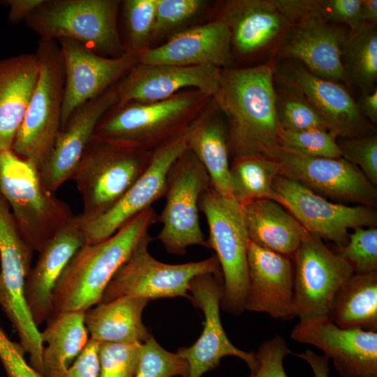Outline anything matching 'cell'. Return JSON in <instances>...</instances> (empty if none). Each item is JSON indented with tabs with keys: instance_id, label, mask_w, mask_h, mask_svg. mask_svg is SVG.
<instances>
[{
	"instance_id": "7402d4cb",
	"label": "cell",
	"mask_w": 377,
	"mask_h": 377,
	"mask_svg": "<svg viewBox=\"0 0 377 377\" xmlns=\"http://www.w3.org/2000/svg\"><path fill=\"white\" fill-rule=\"evenodd\" d=\"M247 261L246 311L266 313L272 318L283 320L296 317L293 260L249 241Z\"/></svg>"
},
{
	"instance_id": "277c9868",
	"label": "cell",
	"mask_w": 377,
	"mask_h": 377,
	"mask_svg": "<svg viewBox=\"0 0 377 377\" xmlns=\"http://www.w3.org/2000/svg\"><path fill=\"white\" fill-rule=\"evenodd\" d=\"M212 99L189 89L160 101L115 105L100 119L94 134L154 151L184 135Z\"/></svg>"
},
{
	"instance_id": "83f0119b",
	"label": "cell",
	"mask_w": 377,
	"mask_h": 377,
	"mask_svg": "<svg viewBox=\"0 0 377 377\" xmlns=\"http://www.w3.org/2000/svg\"><path fill=\"white\" fill-rule=\"evenodd\" d=\"M213 98L186 133L187 148L205 167L211 186L233 198L231 189L228 128Z\"/></svg>"
},
{
	"instance_id": "6da1fadb",
	"label": "cell",
	"mask_w": 377,
	"mask_h": 377,
	"mask_svg": "<svg viewBox=\"0 0 377 377\" xmlns=\"http://www.w3.org/2000/svg\"><path fill=\"white\" fill-rule=\"evenodd\" d=\"M277 60L243 68H221L212 97L228 122L234 157L265 155L279 145L274 73Z\"/></svg>"
},
{
	"instance_id": "cb8c5ba5",
	"label": "cell",
	"mask_w": 377,
	"mask_h": 377,
	"mask_svg": "<svg viewBox=\"0 0 377 377\" xmlns=\"http://www.w3.org/2000/svg\"><path fill=\"white\" fill-rule=\"evenodd\" d=\"M116 84L76 108L60 130L48 160L39 170L53 193L72 178L98 121L117 103Z\"/></svg>"
},
{
	"instance_id": "ac0fdd59",
	"label": "cell",
	"mask_w": 377,
	"mask_h": 377,
	"mask_svg": "<svg viewBox=\"0 0 377 377\" xmlns=\"http://www.w3.org/2000/svg\"><path fill=\"white\" fill-rule=\"evenodd\" d=\"M57 41L65 74L61 129L76 108L119 82L138 62L139 57L131 52L117 58L106 57L71 39Z\"/></svg>"
},
{
	"instance_id": "60d3db41",
	"label": "cell",
	"mask_w": 377,
	"mask_h": 377,
	"mask_svg": "<svg viewBox=\"0 0 377 377\" xmlns=\"http://www.w3.org/2000/svg\"><path fill=\"white\" fill-rule=\"evenodd\" d=\"M142 344L99 342V377H134Z\"/></svg>"
},
{
	"instance_id": "4316f807",
	"label": "cell",
	"mask_w": 377,
	"mask_h": 377,
	"mask_svg": "<svg viewBox=\"0 0 377 377\" xmlns=\"http://www.w3.org/2000/svg\"><path fill=\"white\" fill-rule=\"evenodd\" d=\"M39 73L36 53L0 60V151L12 150Z\"/></svg>"
},
{
	"instance_id": "681fc988",
	"label": "cell",
	"mask_w": 377,
	"mask_h": 377,
	"mask_svg": "<svg viewBox=\"0 0 377 377\" xmlns=\"http://www.w3.org/2000/svg\"><path fill=\"white\" fill-rule=\"evenodd\" d=\"M360 16L364 24L377 26V1L362 0Z\"/></svg>"
},
{
	"instance_id": "3957f363",
	"label": "cell",
	"mask_w": 377,
	"mask_h": 377,
	"mask_svg": "<svg viewBox=\"0 0 377 377\" xmlns=\"http://www.w3.org/2000/svg\"><path fill=\"white\" fill-rule=\"evenodd\" d=\"M153 152L94 133L71 178L83 202L79 217L93 219L110 209L144 173Z\"/></svg>"
},
{
	"instance_id": "c3c4849f",
	"label": "cell",
	"mask_w": 377,
	"mask_h": 377,
	"mask_svg": "<svg viewBox=\"0 0 377 377\" xmlns=\"http://www.w3.org/2000/svg\"><path fill=\"white\" fill-rule=\"evenodd\" d=\"M293 355L302 359L310 366L315 377H331L329 359L325 355H319L309 349H306L304 353Z\"/></svg>"
},
{
	"instance_id": "9c48e42d",
	"label": "cell",
	"mask_w": 377,
	"mask_h": 377,
	"mask_svg": "<svg viewBox=\"0 0 377 377\" xmlns=\"http://www.w3.org/2000/svg\"><path fill=\"white\" fill-rule=\"evenodd\" d=\"M33 253L22 237L7 201L0 194V306L17 331L20 345L29 354V364L40 370L44 346L24 295Z\"/></svg>"
},
{
	"instance_id": "d590c367",
	"label": "cell",
	"mask_w": 377,
	"mask_h": 377,
	"mask_svg": "<svg viewBox=\"0 0 377 377\" xmlns=\"http://www.w3.org/2000/svg\"><path fill=\"white\" fill-rule=\"evenodd\" d=\"M126 33V52L139 56L151 47L156 11V0L121 1Z\"/></svg>"
},
{
	"instance_id": "8992f818",
	"label": "cell",
	"mask_w": 377,
	"mask_h": 377,
	"mask_svg": "<svg viewBox=\"0 0 377 377\" xmlns=\"http://www.w3.org/2000/svg\"><path fill=\"white\" fill-rule=\"evenodd\" d=\"M119 0H45L25 20L40 39L68 38L103 57L122 56L125 48L117 18Z\"/></svg>"
},
{
	"instance_id": "7c38bea8",
	"label": "cell",
	"mask_w": 377,
	"mask_h": 377,
	"mask_svg": "<svg viewBox=\"0 0 377 377\" xmlns=\"http://www.w3.org/2000/svg\"><path fill=\"white\" fill-rule=\"evenodd\" d=\"M294 308L300 320L328 318L338 289L353 274L350 265L306 231L293 259Z\"/></svg>"
},
{
	"instance_id": "9a60e30c",
	"label": "cell",
	"mask_w": 377,
	"mask_h": 377,
	"mask_svg": "<svg viewBox=\"0 0 377 377\" xmlns=\"http://www.w3.org/2000/svg\"><path fill=\"white\" fill-rule=\"evenodd\" d=\"M212 20L228 27L234 59L260 64L274 59L291 27L274 0L223 1Z\"/></svg>"
},
{
	"instance_id": "ab89813d",
	"label": "cell",
	"mask_w": 377,
	"mask_h": 377,
	"mask_svg": "<svg viewBox=\"0 0 377 377\" xmlns=\"http://www.w3.org/2000/svg\"><path fill=\"white\" fill-rule=\"evenodd\" d=\"M188 364L177 353L162 348L151 336L141 346L134 377H187Z\"/></svg>"
},
{
	"instance_id": "2e32d148",
	"label": "cell",
	"mask_w": 377,
	"mask_h": 377,
	"mask_svg": "<svg viewBox=\"0 0 377 377\" xmlns=\"http://www.w3.org/2000/svg\"><path fill=\"white\" fill-rule=\"evenodd\" d=\"M274 80L296 90L311 105L337 138L376 133L343 84L318 77L295 60L278 61Z\"/></svg>"
},
{
	"instance_id": "1f68e13d",
	"label": "cell",
	"mask_w": 377,
	"mask_h": 377,
	"mask_svg": "<svg viewBox=\"0 0 377 377\" xmlns=\"http://www.w3.org/2000/svg\"><path fill=\"white\" fill-rule=\"evenodd\" d=\"M328 318L340 328L377 332V272L354 273L344 281Z\"/></svg>"
},
{
	"instance_id": "d6986e66",
	"label": "cell",
	"mask_w": 377,
	"mask_h": 377,
	"mask_svg": "<svg viewBox=\"0 0 377 377\" xmlns=\"http://www.w3.org/2000/svg\"><path fill=\"white\" fill-rule=\"evenodd\" d=\"M186 149L185 134L155 150L144 173L110 209L93 219L83 220L77 215L86 244H96L109 238L163 197L169 170Z\"/></svg>"
},
{
	"instance_id": "74e56055",
	"label": "cell",
	"mask_w": 377,
	"mask_h": 377,
	"mask_svg": "<svg viewBox=\"0 0 377 377\" xmlns=\"http://www.w3.org/2000/svg\"><path fill=\"white\" fill-rule=\"evenodd\" d=\"M279 145L309 156L341 158L337 138L324 128L288 131L280 128Z\"/></svg>"
},
{
	"instance_id": "5bb4252c",
	"label": "cell",
	"mask_w": 377,
	"mask_h": 377,
	"mask_svg": "<svg viewBox=\"0 0 377 377\" xmlns=\"http://www.w3.org/2000/svg\"><path fill=\"white\" fill-rule=\"evenodd\" d=\"M265 156L275 161L279 175L332 200L373 207L377 189L355 165L343 158L313 157L278 145Z\"/></svg>"
},
{
	"instance_id": "f6af8a7d",
	"label": "cell",
	"mask_w": 377,
	"mask_h": 377,
	"mask_svg": "<svg viewBox=\"0 0 377 377\" xmlns=\"http://www.w3.org/2000/svg\"><path fill=\"white\" fill-rule=\"evenodd\" d=\"M98 346L99 341L90 338L62 377H99Z\"/></svg>"
},
{
	"instance_id": "5b68a950",
	"label": "cell",
	"mask_w": 377,
	"mask_h": 377,
	"mask_svg": "<svg viewBox=\"0 0 377 377\" xmlns=\"http://www.w3.org/2000/svg\"><path fill=\"white\" fill-rule=\"evenodd\" d=\"M0 193L34 252L38 253L75 216L70 206L46 187L37 168L12 150L0 151Z\"/></svg>"
},
{
	"instance_id": "603a6c76",
	"label": "cell",
	"mask_w": 377,
	"mask_h": 377,
	"mask_svg": "<svg viewBox=\"0 0 377 377\" xmlns=\"http://www.w3.org/2000/svg\"><path fill=\"white\" fill-rule=\"evenodd\" d=\"M138 62L179 66L212 65L232 68L230 33L219 20L180 30L161 45L140 53Z\"/></svg>"
},
{
	"instance_id": "e0dca14e",
	"label": "cell",
	"mask_w": 377,
	"mask_h": 377,
	"mask_svg": "<svg viewBox=\"0 0 377 377\" xmlns=\"http://www.w3.org/2000/svg\"><path fill=\"white\" fill-rule=\"evenodd\" d=\"M189 300L203 312L202 332L189 347L179 348L177 354L188 364L187 377H201L216 368L221 359L235 356L244 361L253 371L258 367L255 353L235 347L229 340L220 318L221 301L223 293V277L211 274L195 276L189 283Z\"/></svg>"
},
{
	"instance_id": "d4e9b609",
	"label": "cell",
	"mask_w": 377,
	"mask_h": 377,
	"mask_svg": "<svg viewBox=\"0 0 377 377\" xmlns=\"http://www.w3.org/2000/svg\"><path fill=\"white\" fill-rule=\"evenodd\" d=\"M348 31L325 22L291 26L274 59L297 61L313 74L346 85L340 57Z\"/></svg>"
},
{
	"instance_id": "f35d334b",
	"label": "cell",
	"mask_w": 377,
	"mask_h": 377,
	"mask_svg": "<svg viewBox=\"0 0 377 377\" xmlns=\"http://www.w3.org/2000/svg\"><path fill=\"white\" fill-rule=\"evenodd\" d=\"M332 250L343 258L355 274L377 272L376 226L353 228L347 243L334 245Z\"/></svg>"
},
{
	"instance_id": "e575fe53",
	"label": "cell",
	"mask_w": 377,
	"mask_h": 377,
	"mask_svg": "<svg viewBox=\"0 0 377 377\" xmlns=\"http://www.w3.org/2000/svg\"><path fill=\"white\" fill-rule=\"evenodd\" d=\"M274 87L276 117L281 128L288 131L327 130L323 119L302 95L275 80Z\"/></svg>"
},
{
	"instance_id": "d6a6232c",
	"label": "cell",
	"mask_w": 377,
	"mask_h": 377,
	"mask_svg": "<svg viewBox=\"0 0 377 377\" xmlns=\"http://www.w3.org/2000/svg\"><path fill=\"white\" fill-rule=\"evenodd\" d=\"M346 83L360 94L373 91L377 82V26L348 31L341 47Z\"/></svg>"
},
{
	"instance_id": "ee69618b",
	"label": "cell",
	"mask_w": 377,
	"mask_h": 377,
	"mask_svg": "<svg viewBox=\"0 0 377 377\" xmlns=\"http://www.w3.org/2000/svg\"><path fill=\"white\" fill-rule=\"evenodd\" d=\"M24 353L20 343L0 337V360L8 377H44L27 362Z\"/></svg>"
},
{
	"instance_id": "ba28073f",
	"label": "cell",
	"mask_w": 377,
	"mask_h": 377,
	"mask_svg": "<svg viewBox=\"0 0 377 377\" xmlns=\"http://www.w3.org/2000/svg\"><path fill=\"white\" fill-rule=\"evenodd\" d=\"M199 210L208 224V249L215 251L222 273L221 308L239 315L246 311L249 289V238L242 207L234 198L222 196L210 186L200 198Z\"/></svg>"
},
{
	"instance_id": "836d02e7",
	"label": "cell",
	"mask_w": 377,
	"mask_h": 377,
	"mask_svg": "<svg viewBox=\"0 0 377 377\" xmlns=\"http://www.w3.org/2000/svg\"><path fill=\"white\" fill-rule=\"evenodd\" d=\"M279 172L276 162L265 155L234 157L230 165L232 197L241 206L260 199L276 201L273 182Z\"/></svg>"
},
{
	"instance_id": "30bf717a",
	"label": "cell",
	"mask_w": 377,
	"mask_h": 377,
	"mask_svg": "<svg viewBox=\"0 0 377 377\" xmlns=\"http://www.w3.org/2000/svg\"><path fill=\"white\" fill-rule=\"evenodd\" d=\"M153 238L149 232L138 243L128 259L118 269L105 288L101 302L126 295L150 301L183 297L189 299V283L196 276H222L215 255L198 262L168 264L154 258L148 251Z\"/></svg>"
},
{
	"instance_id": "8d00e7d4",
	"label": "cell",
	"mask_w": 377,
	"mask_h": 377,
	"mask_svg": "<svg viewBox=\"0 0 377 377\" xmlns=\"http://www.w3.org/2000/svg\"><path fill=\"white\" fill-rule=\"evenodd\" d=\"M210 1L205 0H156V11L151 45L155 41L185 29L184 27L196 19L209 8Z\"/></svg>"
},
{
	"instance_id": "bcb514c9",
	"label": "cell",
	"mask_w": 377,
	"mask_h": 377,
	"mask_svg": "<svg viewBox=\"0 0 377 377\" xmlns=\"http://www.w3.org/2000/svg\"><path fill=\"white\" fill-rule=\"evenodd\" d=\"M45 0H6L2 1L1 3L10 7L8 20L9 22H18L26 20L28 17Z\"/></svg>"
},
{
	"instance_id": "44dd1931",
	"label": "cell",
	"mask_w": 377,
	"mask_h": 377,
	"mask_svg": "<svg viewBox=\"0 0 377 377\" xmlns=\"http://www.w3.org/2000/svg\"><path fill=\"white\" fill-rule=\"evenodd\" d=\"M220 69L212 65L179 66L138 62L117 83L116 105L160 101L189 89L213 97L218 88Z\"/></svg>"
},
{
	"instance_id": "7dc6e473",
	"label": "cell",
	"mask_w": 377,
	"mask_h": 377,
	"mask_svg": "<svg viewBox=\"0 0 377 377\" xmlns=\"http://www.w3.org/2000/svg\"><path fill=\"white\" fill-rule=\"evenodd\" d=\"M356 104L362 117L372 125L377 124V88L371 92L360 94Z\"/></svg>"
},
{
	"instance_id": "7a4b0ae2",
	"label": "cell",
	"mask_w": 377,
	"mask_h": 377,
	"mask_svg": "<svg viewBox=\"0 0 377 377\" xmlns=\"http://www.w3.org/2000/svg\"><path fill=\"white\" fill-rule=\"evenodd\" d=\"M157 222L158 214L151 207L109 238L79 249L54 289L50 317L64 311H86L101 303L103 293L114 274Z\"/></svg>"
},
{
	"instance_id": "7bdbcfd3",
	"label": "cell",
	"mask_w": 377,
	"mask_h": 377,
	"mask_svg": "<svg viewBox=\"0 0 377 377\" xmlns=\"http://www.w3.org/2000/svg\"><path fill=\"white\" fill-rule=\"evenodd\" d=\"M290 353L286 341L278 334L265 341L255 353L258 367L248 377H288L283 360Z\"/></svg>"
},
{
	"instance_id": "8fae6325",
	"label": "cell",
	"mask_w": 377,
	"mask_h": 377,
	"mask_svg": "<svg viewBox=\"0 0 377 377\" xmlns=\"http://www.w3.org/2000/svg\"><path fill=\"white\" fill-rule=\"evenodd\" d=\"M211 186L209 175L195 154L186 149L173 163L167 175L165 202L158 222L156 239L172 254L182 256L188 246L208 248L199 221V200Z\"/></svg>"
},
{
	"instance_id": "4dcf8cb0",
	"label": "cell",
	"mask_w": 377,
	"mask_h": 377,
	"mask_svg": "<svg viewBox=\"0 0 377 377\" xmlns=\"http://www.w3.org/2000/svg\"><path fill=\"white\" fill-rule=\"evenodd\" d=\"M85 311H64L50 317L40 332L44 377H62L89 341Z\"/></svg>"
},
{
	"instance_id": "b9f144b4",
	"label": "cell",
	"mask_w": 377,
	"mask_h": 377,
	"mask_svg": "<svg viewBox=\"0 0 377 377\" xmlns=\"http://www.w3.org/2000/svg\"><path fill=\"white\" fill-rule=\"evenodd\" d=\"M337 140L341 158L356 165L375 186L377 184L376 134Z\"/></svg>"
},
{
	"instance_id": "f1b7e54d",
	"label": "cell",
	"mask_w": 377,
	"mask_h": 377,
	"mask_svg": "<svg viewBox=\"0 0 377 377\" xmlns=\"http://www.w3.org/2000/svg\"><path fill=\"white\" fill-rule=\"evenodd\" d=\"M242 207L249 241L293 259L306 230L280 204L257 200Z\"/></svg>"
},
{
	"instance_id": "f907efd6",
	"label": "cell",
	"mask_w": 377,
	"mask_h": 377,
	"mask_svg": "<svg viewBox=\"0 0 377 377\" xmlns=\"http://www.w3.org/2000/svg\"><path fill=\"white\" fill-rule=\"evenodd\" d=\"M1 194V193H0Z\"/></svg>"
},
{
	"instance_id": "f546056e",
	"label": "cell",
	"mask_w": 377,
	"mask_h": 377,
	"mask_svg": "<svg viewBox=\"0 0 377 377\" xmlns=\"http://www.w3.org/2000/svg\"><path fill=\"white\" fill-rule=\"evenodd\" d=\"M148 302L126 295L89 309L84 324L90 338L99 342L145 343L152 336L142 320Z\"/></svg>"
},
{
	"instance_id": "484cf974",
	"label": "cell",
	"mask_w": 377,
	"mask_h": 377,
	"mask_svg": "<svg viewBox=\"0 0 377 377\" xmlns=\"http://www.w3.org/2000/svg\"><path fill=\"white\" fill-rule=\"evenodd\" d=\"M86 244L77 216L38 252L39 256L27 277L24 299L35 325L38 327L51 316L56 284L73 255Z\"/></svg>"
},
{
	"instance_id": "ffe728a7",
	"label": "cell",
	"mask_w": 377,
	"mask_h": 377,
	"mask_svg": "<svg viewBox=\"0 0 377 377\" xmlns=\"http://www.w3.org/2000/svg\"><path fill=\"white\" fill-rule=\"evenodd\" d=\"M290 337L321 350L341 377H377V332L343 329L320 318L300 320Z\"/></svg>"
},
{
	"instance_id": "4fadbf2b",
	"label": "cell",
	"mask_w": 377,
	"mask_h": 377,
	"mask_svg": "<svg viewBox=\"0 0 377 377\" xmlns=\"http://www.w3.org/2000/svg\"><path fill=\"white\" fill-rule=\"evenodd\" d=\"M276 202L283 207L309 232L343 246L348 230L376 226L372 207L334 203L293 179L278 175L273 182Z\"/></svg>"
},
{
	"instance_id": "52a82bcc",
	"label": "cell",
	"mask_w": 377,
	"mask_h": 377,
	"mask_svg": "<svg viewBox=\"0 0 377 377\" xmlns=\"http://www.w3.org/2000/svg\"><path fill=\"white\" fill-rule=\"evenodd\" d=\"M36 54L40 61L39 77L12 151L39 171L61 130L65 74L57 41L40 39Z\"/></svg>"
}]
</instances>
